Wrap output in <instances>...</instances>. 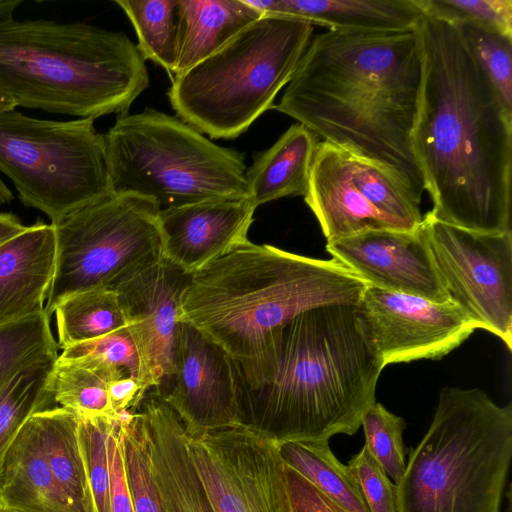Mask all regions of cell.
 <instances>
[{"instance_id":"20","label":"cell","mask_w":512,"mask_h":512,"mask_svg":"<svg viewBox=\"0 0 512 512\" xmlns=\"http://www.w3.org/2000/svg\"><path fill=\"white\" fill-rule=\"evenodd\" d=\"M54 226H27L0 244V326L45 311L54 276Z\"/></svg>"},{"instance_id":"5","label":"cell","mask_w":512,"mask_h":512,"mask_svg":"<svg viewBox=\"0 0 512 512\" xmlns=\"http://www.w3.org/2000/svg\"><path fill=\"white\" fill-rule=\"evenodd\" d=\"M149 86L122 32L88 23L0 20V91L16 107L92 118L126 114Z\"/></svg>"},{"instance_id":"13","label":"cell","mask_w":512,"mask_h":512,"mask_svg":"<svg viewBox=\"0 0 512 512\" xmlns=\"http://www.w3.org/2000/svg\"><path fill=\"white\" fill-rule=\"evenodd\" d=\"M213 512H291L279 444L236 425L187 435Z\"/></svg>"},{"instance_id":"38","label":"cell","mask_w":512,"mask_h":512,"mask_svg":"<svg viewBox=\"0 0 512 512\" xmlns=\"http://www.w3.org/2000/svg\"><path fill=\"white\" fill-rule=\"evenodd\" d=\"M370 512H397L396 487L364 445L348 462Z\"/></svg>"},{"instance_id":"1","label":"cell","mask_w":512,"mask_h":512,"mask_svg":"<svg viewBox=\"0 0 512 512\" xmlns=\"http://www.w3.org/2000/svg\"><path fill=\"white\" fill-rule=\"evenodd\" d=\"M412 149L434 218L483 233L511 231L512 111L459 28L423 14Z\"/></svg>"},{"instance_id":"12","label":"cell","mask_w":512,"mask_h":512,"mask_svg":"<svg viewBox=\"0 0 512 512\" xmlns=\"http://www.w3.org/2000/svg\"><path fill=\"white\" fill-rule=\"evenodd\" d=\"M419 229L449 299L512 349V233H483L423 216Z\"/></svg>"},{"instance_id":"11","label":"cell","mask_w":512,"mask_h":512,"mask_svg":"<svg viewBox=\"0 0 512 512\" xmlns=\"http://www.w3.org/2000/svg\"><path fill=\"white\" fill-rule=\"evenodd\" d=\"M304 200L327 242L366 230L414 231L423 220L390 173L326 141L316 146Z\"/></svg>"},{"instance_id":"2","label":"cell","mask_w":512,"mask_h":512,"mask_svg":"<svg viewBox=\"0 0 512 512\" xmlns=\"http://www.w3.org/2000/svg\"><path fill=\"white\" fill-rule=\"evenodd\" d=\"M420 84L416 29L327 30L311 39L273 108L384 169L420 204L426 188L411 141Z\"/></svg>"},{"instance_id":"28","label":"cell","mask_w":512,"mask_h":512,"mask_svg":"<svg viewBox=\"0 0 512 512\" xmlns=\"http://www.w3.org/2000/svg\"><path fill=\"white\" fill-rule=\"evenodd\" d=\"M53 313L62 350L126 326L117 293L106 287L74 293L57 303Z\"/></svg>"},{"instance_id":"27","label":"cell","mask_w":512,"mask_h":512,"mask_svg":"<svg viewBox=\"0 0 512 512\" xmlns=\"http://www.w3.org/2000/svg\"><path fill=\"white\" fill-rule=\"evenodd\" d=\"M279 449L287 466L346 512H370L356 477L336 458L329 441L285 442Z\"/></svg>"},{"instance_id":"3","label":"cell","mask_w":512,"mask_h":512,"mask_svg":"<svg viewBox=\"0 0 512 512\" xmlns=\"http://www.w3.org/2000/svg\"><path fill=\"white\" fill-rule=\"evenodd\" d=\"M231 365L240 425L279 445L354 435L385 367L348 304L298 314L252 368Z\"/></svg>"},{"instance_id":"40","label":"cell","mask_w":512,"mask_h":512,"mask_svg":"<svg viewBox=\"0 0 512 512\" xmlns=\"http://www.w3.org/2000/svg\"><path fill=\"white\" fill-rule=\"evenodd\" d=\"M285 474L291 512H346L287 465Z\"/></svg>"},{"instance_id":"42","label":"cell","mask_w":512,"mask_h":512,"mask_svg":"<svg viewBox=\"0 0 512 512\" xmlns=\"http://www.w3.org/2000/svg\"><path fill=\"white\" fill-rule=\"evenodd\" d=\"M13 199V194L8 186L0 177V204L9 203Z\"/></svg>"},{"instance_id":"29","label":"cell","mask_w":512,"mask_h":512,"mask_svg":"<svg viewBox=\"0 0 512 512\" xmlns=\"http://www.w3.org/2000/svg\"><path fill=\"white\" fill-rule=\"evenodd\" d=\"M132 23L139 53L173 77L177 64L178 0H116Z\"/></svg>"},{"instance_id":"7","label":"cell","mask_w":512,"mask_h":512,"mask_svg":"<svg viewBox=\"0 0 512 512\" xmlns=\"http://www.w3.org/2000/svg\"><path fill=\"white\" fill-rule=\"evenodd\" d=\"M314 26L264 15L216 52L173 76L167 92L177 117L213 139H234L273 108L306 51Z\"/></svg>"},{"instance_id":"22","label":"cell","mask_w":512,"mask_h":512,"mask_svg":"<svg viewBox=\"0 0 512 512\" xmlns=\"http://www.w3.org/2000/svg\"><path fill=\"white\" fill-rule=\"evenodd\" d=\"M0 512H72L46 461L33 415L0 461Z\"/></svg>"},{"instance_id":"10","label":"cell","mask_w":512,"mask_h":512,"mask_svg":"<svg viewBox=\"0 0 512 512\" xmlns=\"http://www.w3.org/2000/svg\"><path fill=\"white\" fill-rule=\"evenodd\" d=\"M159 206L136 194H111L55 224L54 276L48 316L64 298L106 287L163 258Z\"/></svg>"},{"instance_id":"36","label":"cell","mask_w":512,"mask_h":512,"mask_svg":"<svg viewBox=\"0 0 512 512\" xmlns=\"http://www.w3.org/2000/svg\"><path fill=\"white\" fill-rule=\"evenodd\" d=\"M424 14L512 36V0H417Z\"/></svg>"},{"instance_id":"15","label":"cell","mask_w":512,"mask_h":512,"mask_svg":"<svg viewBox=\"0 0 512 512\" xmlns=\"http://www.w3.org/2000/svg\"><path fill=\"white\" fill-rule=\"evenodd\" d=\"M191 274L164 257L116 283L118 300L142 366L146 394L175 371L181 321L179 303Z\"/></svg>"},{"instance_id":"4","label":"cell","mask_w":512,"mask_h":512,"mask_svg":"<svg viewBox=\"0 0 512 512\" xmlns=\"http://www.w3.org/2000/svg\"><path fill=\"white\" fill-rule=\"evenodd\" d=\"M366 286L333 258H310L246 240L191 275L179 319L224 349L244 372L295 316L323 305H356Z\"/></svg>"},{"instance_id":"39","label":"cell","mask_w":512,"mask_h":512,"mask_svg":"<svg viewBox=\"0 0 512 512\" xmlns=\"http://www.w3.org/2000/svg\"><path fill=\"white\" fill-rule=\"evenodd\" d=\"M118 419L112 427L108 440L111 476L110 509L111 512H135L124 466Z\"/></svg>"},{"instance_id":"34","label":"cell","mask_w":512,"mask_h":512,"mask_svg":"<svg viewBox=\"0 0 512 512\" xmlns=\"http://www.w3.org/2000/svg\"><path fill=\"white\" fill-rule=\"evenodd\" d=\"M361 425L368 451L395 484L398 483L406 468L404 420L375 401L362 415Z\"/></svg>"},{"instance_id":"35","label":"cell","mask_w":512,"mask_h":512,"mask_svg":"<svg viewBox=\"0 0 512 512\" xmlns=\"http://www.w3.org/2000/svg\"><path fill=\"white\" fill-rule=\"evenodd\" d=\"M455 25L504 105L512 111V36L473 24Z\"/></svg>"},{"instance_id":"18","label":"cell","mask_w":512,"mask_h":512,"mask_svg":"<svg viewBox=\"0 0 512 512\" xmlns=\"http://www.w3.org/2000/svg\"><path fill=\"white\" fill-rule=\"evenodd\" d=\"M256 208L249 197H243L160 210L164 258L194 274L248 240Z\"/></svg>"},{"instance_id":"24","label":"cell","mask_w":512,"mask_h":512,"mask_svg":"<svg viewBox=\"0 0 512 512\" xmlns=\"http://www.w3.org/2000/svg\"><path fill=\"white\" fill-rule=\"evenodd\" d=\"M318 137L300 123L291 125L246 169L248 197L254 205L288 196H304Z\"/></svg>"},{"instance_id":"25","label":"cell","mask_w":512,"mask_h":512,"mask_svg":"<svg viewBox=\"0 0 512 512\" xmlns=\"http://www.w3.org/2000/svg\"><path fill=\"white\" fill-rule=\"evenodd\" d=\"M49 468L72 512H93L78 435V416L63 407L33 414Z\"/></svg>"},{"instance_id":"19","label":"cell","mask_w":512,"mask_h":512,"mask_svg":"<svg viewBox=\"0 0 512 512\" xmlns=\"http://www.w3.org/2000/svg\"><path fill=\"white\" fill-rule=\"evenodd\" d=\"M137 409L144 418L152 474L165 512H213L176 413L154 391L146 393Z\"/></svg>"},{"instance_id":"41","label":"cell","mask_w":512,"mask_h":512,"mask_svg":"<svg viewBox=\"0 0 512 512\" xmlns=\"http://www.w3.org/2000/svg\"><path fill=\"white\" fill-rule=\"evenodd\" d=\"M26 227L16 215L0 212V244L18 235Z\"/></svg>"},{"instance_id":"30","label":"cell","mask_w":512,"mask_h":512,"mask_svg":"<svg viewBox=\"0 0 512 512\" xmlns=\"http://www.w3.org/2000/svg\"><path fill=\"white\" fill-rule=\"evenodd\" d=\"M57 357L19 372L0 393V461L26 421L53 401L49 382Z\"/></svg>"},{"instance_id":"37","label":"cell","mask_w":512,"mask_h":512,"mask_svg":"<svg viewBox=\"0 0 512 512\" xmlns=\"http://www.w3.org/2000/svg\"><path fill=\"white\" fill-rule=\"evenodd\" d=\"M59 356L63 358L90 357L99 359L121 369L130 377L136 379L141 386V360L134 340L126 326L94 340L62 350Z\"/></svg>"},{"instance_id":"21","label":"cell","mask_w":512,"mask_h":512,"mask_svg":"<svg viewBox=\"0 0 512 512\" xmlns=\"http://www.w3.org/2000/svg\"><path fill=\"white\" fill-rule=\"evenodd\" d=\"M244 1L263 15L300 19L335 31H414L424 14L417 0Z\"/></svg>"},{"instance_id":"9","label":"cell","mask_w":512,"mask_h":512,"mask_svg":"<svg viewBox=\"0 0 512 512\" xmlns=\"http://www.w3.org/2000/svg\"><path fill=\"white\" fill-rule=\"evenodd\" d=\"M0 172L21 202L55 224L113 194L104 134L94 119L48 120L0 112Z\"/></svg>"},{"instance_id":"43","label":"cell","mask_w":512,"mask_h":512,"mask_svg":"<svg viewBox=\"0 0 512 512\" xmlns=\"http://www.w3.org/2000/svg\"><path fill=\"white\" fill-rule=\"evenodd\" d=\"M16 108L15 103L12 101L10 97L0 91V112L13 110Z\"/></svg>"},{"instance_id":"8","label":"cell","mask_w":512,"mask_h":512,"mask_svg":"<svg viewBox=\"0 0 512 512\" xmlns=\"http://www.w3.org/2000/svg\"><path fill=\"white\" fill-rule=\"evenodd\" d=\"M104 138L114 194L150 198L160 210L248 197L244 155L178 117L151 108L122 114Z\"/></svg>"},{"instance_id":"6","label":"cell","mask_w":512,"mask_h":512,"mask_svg":"<svg viewBox=\"0 0 512 512\" xmlns=\"http://www.w3.org/2000/svg\"><path fill=\"white\" fill-rule=\"evenodd\" d=\"M512 459V404L444 387L396 487L397 512H500Z\"/></svg>"},{"instance_id":"32","label":"cell","mask_w":512,"mask_h":512,"mask_svg":"<svg viewBox=\"0 0 512 512\" xmlns=\"http://www.w3.org/2000/svg\"><path fill=\"white\" fill-rule=\"evenodd\" d=\"M124 466L135 512H165L152 474L148 437L141 412L119 415Z\"/></svg>"},{"instance_id":"17","label":"cell","mask_w":512,"mask_h":512,"mask_svg":"<svg viewBox=\"0 0 512 512\" xmlns=\"http://www.w3.org/2000/svg\"><path fill=\"white\" fill-rule=\"evenodd\" d=\"M326 250L368 286L432 302L449 300L419 227L366 230L329 241Z\"/></svg>"},{"instance_id":"26","label":"cell","mask_w":512,"mask_h":512,"mask_svg":"<svg viewBox=\"0 0 512 512\" xmlns=\"http://www.w3.org/2000/svg\"><path fill=\"white\" fill-rule=\"evenodd\" d=\"M123 375L127 374L99 359L58 355L49 388L53 401L78 417L118 418L110 403L109 386Z\"/></svg>"},{"instance_id":"23","label":"cell","mask_w":512,"mask_h":512,"mask_svg":"<svg viewBox=\"0 0 512 512\" xmlns=\"http://www.w3.org/2000/svg\"><path fill=\"white\" fill-rule=\"evenodd\" d=\"M177 64L173 76L207 58L262 13L244 0H178Z\"/></svg>"},{"instance_id":"14","label":"cell","mask_w":512,"mask_h":512,"mask_svg":"<svg viewBox=\"0 0 512 512\" xmlns=\"http://www.w3.org/2000/svg\"><path fill=\"white\" fill-rule=\"evenodd\" d=\"M355 312L367 343L385 366L441 359L476 329L450 299L432 302L368 285Z\"/></svg>"},{"instance_id":"31","label":"cell","mask_w":512,"mask_h":512,"mask_svg":"<svg viewBox=\"0 0 512 512\" xmlns=\"http://www.w3.org/2000/svg\"><path fill=\"white\" fill-rule=\"evenodd\" d=\"M50 316L40 314L0 326V393L23 369L58 357Z\"/></svg>"},{"instance_id":"33","label":"cell","mask_w":512,"mask_h":512,"mask_svg":"<svg viewBox=\"0 0 512 512\" xmlns=\"http://www.w3.org/2000/svg\"><path fill=\"white\" fill-rule=\"evenodd\" d=\"M82 450L93 512H111L108 440L118 418L78 417Z\"/></svg>"},{"instance_id":"16","label":"cell","mask_w":512,"mask_h":512,"mask_svg":"<svg viewBox=\"0 0 512 512\" xmlns=\"http://www.w3.org/2000/svg\"><path fill=\"white\" fill-rule=\"evenodd\" d=\"M154 392L188 436L240 425L230 357L188 323L180 325L174 374Z\"/></svg>"}]
</instances>
